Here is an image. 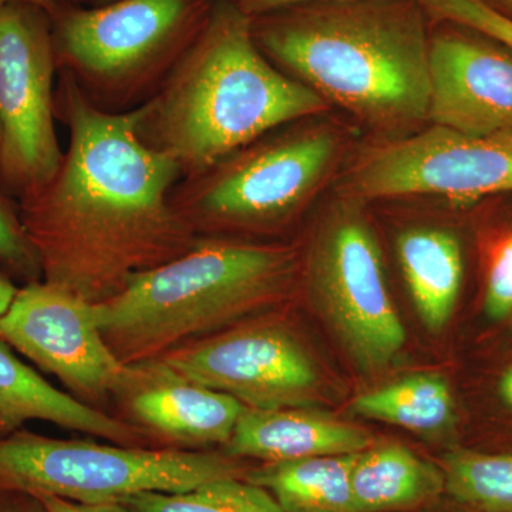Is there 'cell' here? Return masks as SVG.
<instances>
[{"instance_id":"6da1fadb","label":"cell","mask_w":512,"mask_h":512,"mask_svg":"<svg viewBox=\"0 0 512 512\" xmlns=\"http://www.w3.org/2000/svg\"><path fill=\"white\" fill-rule=\"evenodd\" d=\"M56 117L69 147L52 180L18 201L43 281L92 303L134 276L185 254L198 235L171 204L181 180L173 160L138 136V109L96 106L59 70Z\"/></svg>"},{"instance_id":"7a4b0ae2","label":"cell","mask_w":512,"mask_h":512,"mask_svg":"<svg viewBox=\"0 0 512 512\" xmlns=\"http://www.w3.org/2000/svg\"><path fill=\"white\" fill-rule=\"evenodd\" d=\"M419 0L311 3L252 18L278 69L384 133L429 119L430 39Z\"/></svg>"},{"instance_id":"3957f363","label":"cell","mask_w":512,"mask_h":512,"mask_svg":"<svg viewBox=\"0 0 512 512\" xmlns=\"http://www.w3.org/2000/svg\"><path fill=\"white\" fill-rule=\"evenodd\" d=\"M137 109L138 136L187 177L330 107L261 52L252 18L232 0H212L200 35Z\"/></svg>"},{"instance_id":"277c9868","label":"cell","mask_w":512,"mask_h":512,"mask_svg":"<svg viewBox=\"0 0 512 512\" xmlns=\"http://www.w3.org/2000/svg\"><path fill=\"white\" fill-rule=\"evenodd\" d=\"M296 272L298 256L286 245L198 237L185 254L94 303L97 320L114 355L140 365L281 301Z\"/></svg>"},{"instance_id":"5b68a950","label":"cell","mask_w":512,"mask_h":512,"mask_svg":"<svg viewBox=\"0 0 512 512\" xmlns=\"http://www.w3.org/2000/svg\"><path fill=\"white\" fill-rule=\"evenodd\" d=\"M212 0H114L50 12L57 67L96 106L136 109L200 35Z\"/></svg>"},{"instance_id":"8992f818","label":"cell","mask_w":512,"mask_h":512,"mask_svg":"<svg viewBox=\"0 0 512 512\" xmlns=\"http://www.w3.org/2000/svg\"><path fill=\"white\" fill-rule=\"evenodd\" d=\"M296 121L181 177L171 204L198 237L268 231L301 214L342 163L343 136L330 124Z\"/></svg>"},{"instance_id":"52a82bcc","label":"cell","mask_w":512,"mask_h":512,"mask_svg":"<svg viewBox=\"0 0 512 512\" xmlns=\"http://www.w3.org/2000/svg\"><path fill=\"white\" fill-rule=\"evenodd\" d=\"M234 457L202 451L59 440L28 431L0 436V491L82 504L124 503L141 493H181L241 478Z\"/></svg>"},{"instance_id":"ba28073f","label":"cell","mask_w":512,"mask_h":512,"mask_svg":"<svg viewBox=\"0 0 512 512\" xmlns=\"http://www.w3.org/2000/svg\"><path fill=\"white\" fill-rule=\"evenodd\" d=\"M52 19L40 6L0 8V183L16 202L45 187L63 160L56 133Z\"/></svg>"},{"instance_id":"9c48e42d","label":"cell","mask_w":512,"mask_h":512,"mask_svg":"<svg viewBox=\"0 0 512 512\" xmlns=\"http://www.w3.org/2000/svg\"><path fill=\"white\" fill-rule=\"evenodd\" d=\"M512 192V130L458 133L430 126L367 147L342 174L340 197L360 202L441 197L470 204Z\"/></svg>"},{"instance_id":"30bf717a","label":"cell","mask_w":512,"mask_h":512,"mask_svg":"<svg viewBox=\"0 0 512 512\" xmlns=\"http://www.w3.org/2000/svg\"><path fill=\"white\" fill-rule=\"evenodd\" d=\"M363 204L340 197L316 237L308 271L313 293L353 360L365 372H376L402 352L406 330Z\"/></svg>"},{"instance_id":"8fae6325","label":"cell","mask_w":512,"mask_h":512,"mask_svg":"<svg viewBox=\"0 0 512 512\" xmlns=\"http://www.w3.org/2000/svg\"><path fill=\"white\" fill-rule=\"evenodd\" d=\"M0 338L93 407L116 396L128 376L101 333L96 305L43 279L19 288L0 316Z\"/></svg>"},{"instance_id":"7c38bea8","label":"cell","mask_w":512,"mask_h":512,"mask_svg":"<svg viewBox=\"0 0 512 512\" xmlns=\"http://www.w3.org/2000/svg\"><path fill=\"white\" fill-rule=\"evenodd\" d=\"M160 360L185 379L229 394L248 409L306 407L318 397L319 375L311 356L275 323L214 333Z\"/></svg>"},{"instance_id":"4fadbf2b","label":"cell","mask_w":512,"mask_h":512,"mask_svg":"<svg viewBox=\"0 0 512 512\" xmlns=\"http://www.w3.org/2000/svg\"><path fill=\"white\" fill-rule=\"evenodd\" d=\"M429 70L431 126L474 136L512 130L510 49L457 26L431 37Z\"/></svg>"},{"instance_id":"5bb4252c","label":"cell","mask_w":512,"mask_h":512,"mask_svg":"<svg viewBox=\"0 0 512 512\" xmlns=\"http://www.w3.org/2000/svg\"><path fill=\"white\" fill-rule=\"evenodd\" d=\"M117 396L123 397L138 429L192 448L225 446L247 410L229 394L185 379L160 359L128 366Z\"/></svg>"},{"instance_id":"9a60e30c","label":"cell","mask_w":512,"mask_h":512,"mask_svg":"<svg viewBox=\"0 0 512 512\" xmlns=\"http://www.w3.org/2000/svg\"><path fill=\"white\" fill-rule=\"evenodd\" d=\"M365 430L305 407L248 409L239 417L225 444L229 457H248L265 463L302 458L362 453L372 447Z\"/></svg>"},{"instance_id":"2e32d148","label":"cell","mask_w":512,"mask_h":512,"mask_svg":"<svg viewBox=\"0 0 512 512\" xmlns=\"http://www.w3.org/2000/svg\"><path fill=\"white\" fill-rule=\"evenodd\" d=\"M30 420L49 421L123 446L146 441V434L137 426L80 402L47 382L0 338V433H15Z\"/></svg>"},{"instance_id":"e0dca14e","label":"cell","mask_w":512,"mask_h":512,"mask_svg":"<svg viewBox=\"0 0 512 512\" xmlns=\"http://www.w3.org/2000/svg\"><path fill=\"white\" fill-rule=\"evenodd\" d=\"M397 256L424 325L440 332L447 325L463 282L460 244L446 229H407L397 239Z\"/></svg>"},{"instance_id":"ac0fdd59","label":"cell","mask_w":512,"mask_h":512,"mask_svg":"<svg viewBox=\"0 0 512 512\" xmlns=\"http://www.w3.org/2000/svg\"><path fill=\"white\" fill-rule=\"evenodd\" d=\"M446 491L444 473L402 444H383L359 453L352 473L357 512L410 510Z\"/></svg>"},{"instance_id":"d6986e66","label":"cell","mask_w":512,"mask_h":512,"mask_svg":"<svg viewBox=\"0 0 512 512\" xmlns=\"http://www.w3.org/2000/svg\"><path fill=\"white\" fill-rule=\"evenodd\" d=\"M359 453L266 463L245 480L269 491L285 512H357L352 473Z\"/></svg>"},{"instance_id":"ffe728a7","label":"cell","mask_w":512,"mask_h":512,"mask_svg":"<svg viewBox=\"0 0 512 512\" xmlns=\"http://www.w3.org/2000/svg\"><path fill=\"white\" fill-rule=\"evenodd\" d=\"M353 412L413 431H437L453 417V396L447 380L436 373H417L360 394Z\"/></svg>"},{"instance_id":"44dd1931","label":"cell","mask_w":512,"mask_h":512,"mask_svg":"<svg viewBox=\"0 0 512 512\" xmlns=\"http://www.w3.org/2000/svg\"><path fill=\"white\" fill-rule=\"evenodd\" d=\"M446 491L480 512H512V454L456 450L444 458Z\"/></svg>"},{"instance_id":"7402d4cb","label":"cell","mask_w":512,"mask_h":512,"mask_svg":"<svg viewBox=\"0 0 512 512\" xmlns=\"http://www.w3.org/2000/svg\"><path fill=\"white\" fill-rule=\"evenodd\" d=\"M131 512H285L265 488L225 478L181 493H141L123 503Z\"/></svg>"},{"instance_id":"603a6c76","label":"cell","mask_w":512,"mask_h":512,"mask_svg":"<svg viewBox=\"0 0 512 512\" xmlns=\"http://www.w3.org/2000/svg\"><path fill=\"white\" fill-rule=\"evenodd\" d=\"M424 12L490 37L512 52V18L487 0H419Z\"/></svg>"},{"instance_id":"cb8c5ba5","label":"cell","mask_w":512,"mask_h":512,"mask_svg":"<svg viewBox=\"0 0 512 512\" xmlns=\"http://www.w3.org/2000/svg\"><path fill=\"white\" fill-rule=\"evenodd\" d=\"M0 265L8 274L29 282L40 281L39 259L30 244L18 210V202L0 183Z\"/></svg>"},{"instance_id":"d4e9b609","label":"cell","mask_w":512,"mask_h":512,"mask_svg":"<svg viewBox=\"0 0 512 512\" xmlns=\"http://www.w3.org/2000/svg\"><path fill=\"white\" fill-rule=\"evenodd\" d=\"M485 311L493 319H503L512 312V232L491 252Z\"/></svg>"},{"instance_id":"484cf974","label":"cell","mask_w":512,"mask_h":512,"mask_svg":"<svg viewBox=\"0 0 512 512\" xmlns=\"http://www.w3.org/2000/svg\"><path fill=\"white\" fill-rule=\"evenodd\" d=\"M35 500L45 512H131L123 503L82 504L50 495H40Z\"/></svg>"},{"instance_id":"4316f807","label":"cell","mask_w":512,"mask_h":512,"mask_svg":"<svg viewBox=\"0 0 512 512\" xmlns=\"http://www.w3.org/2000/svg\"><path fill=\"white\" fill-rule=\"evenodd\" d=\"M249 18L268 15L276 10L293 6L311 5V3L349 2V0H232Z\"/></svg>"},{"instance_id":"83f0119b","label":"cell","mask_w":512,"mask_h":512,"mask_svg":"<svg viewBox=\"0 0 512 512\" xmlns=\"http://www.w3.org/2000/svg\"><path fill=\"white\" fill-rule=\"evenodd\" d=\"M18 291V286L13 284L9 275L3 274V272L0 271V316L8 311L10 303L15 299Z\"/></svg>"},{"instance_id":"f1b7e54d","label":"cell","mask_w":512,"mask_h":512,"mask_svg":"<svg viewBox=\"0 0 512 512\" xmlns=\"http://www.w3.org/2000/svg\"><path fill=\"white\" fill-rule=\"evenodd\" d=\"M76 2H79V0H0V8L10 5V3H29V5L40 6V8L46 9L50 13L59 6Z\"/></svg>"},{"instance_id":"f546056e","label":"cell","mask_w":512,"mask_h":512,"mask_svg":"<svg viewBox=\"0 0 512 512\" xmlns=\"http://www.w3.org/2000/svg\"><path fill=\"white\" fill-rule=\"evenodd\" d=\"M500 392L504 402L512 409V367L508 372H505L503 379H501Z\"/></svg>"},{"instance_id":"4dcf8cb0","label":"cell","mask_w":512,"mask_h":512,"mask_svg":"<svg viewBox=\"0 0 512 512\" xmlns=\"http://www.w3.org/2000/svg\"><path fill=\"white\" fill-rule=\"evenodd\" d=\"M96 5H106V3L114 2V0H93Z\"/></svg>"},{"instance_id":"1f68e13d","label":"cell","mask_w":512,"mask_h":512,"mask_svg":"<svg viewBox=\"0 0 512 512\" xmlns=\"http://www.w3.org/2000/svg\"><path fill=\"white\" fill-rule=\"evenodd\" d=\"M501 2H503L504 5H507L508 8L512 10V0H501Z\"/></svg>"},{"instance_id":"d6a6232c","label":"cell","mask_w":512,"mask_h":512,"mask_svg":"<svg viewBox=\"0 0 512 512\" xmlns=\"http://www.w3.org/2000/svg\"><path fill=\"white\" fill-rule=\"evenodd\" d=\"M0 512H18V511H15V510H0Z\"/></svg>"}]
</instances>
